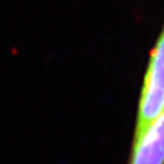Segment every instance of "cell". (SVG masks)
I'll list each match as a JSON object with an SVG mask.
<instances>
[{"label": "cell", "instance_id": "7a4b0ae2", "mask_svg": "<svg viewBox=\"0 0 164 164\" xmlns=\"http://www.w3.org/2000/svg\"><path fill=\"white\" fill-rule=\"evenodd\" d=\"M129 164H164V111L144 129L134 133Z\"/></svg>", "mask_w": 164, "mask_h": 164}, {"label": "cell", "instance_id": "6da1fadb", "mask_svg": "<svg viewBox=\"0 0 164 164\" xmlns=\"http://www.w3.org/2000/svg\"><path fill=\"white\" fill-rule=\"evenodd\" d=\"M164 111V28L151 55L139 100L135 131L153 121Z\"/></svg>", "mask_w": 164, "mask_h": 164}]
</instances>
